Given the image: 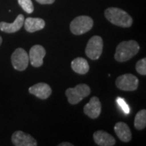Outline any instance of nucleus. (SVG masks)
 Instances as JSON below:
<instances>
[{
  "mask_svg": "<svg viewBox=\"0 0 146 146\" xmlns=\"http://www.w3.org/2000/svg\"><path fill=\"white\" fill-rule=\"evenodd\" d=\"M11 64L13 68L17 71L23 72L25 71L29 63V54L22 48H17L11 54Z\"/></svg>",
  "mask_w": 146,
  "mask_h": 146,
  "instance_id": "6",
  "label": "nucleus"
},
{
  "mask_svg": "<svg viewBox=\"0 0 146 146\" xmlns=\"http://www.w3.org/2000/svg\"><path fill=\"white\" fill-rule=\"evenodd\" d=\"M105 16L108 21L116 26L129 28L132 25V18L126 12L117 7H109L105 11Z\"/></svg>",
  "mask_w": 146,
  "mask_h": 146,
  "instance_id": "2",
  "label": "nucleus"
},
{
  "mask_svg": "<svg viewBox=\"0 0 146 146\" xmlns=\"http://www.w3.org/2000/svg\"><path fill=\"white\" fill-rule=\"evenodd\" d=\"M134 127L137 130H143L146 127V110H141L135 117Z\"/></svg>",
  "mask_w": 146,
  "mask_h": 146,
  "instance_id": "17",
  "label": "nucleus"
},
{
  "mask_svg": "<svg viewBox=\"0 0 146 146\" xmlns=\"http://www.w3.org/2000/svg\"><path fill=\"white\" fill-rule=\"evenodd\" d=\"M117 88L123 91H135L138 88L139 80L132 74H124L119 76L115 80Z\"/></svg>",
  "mask_w": 146,
  "mask_h": 146,
  "instance_id": "7",
  "label": "nucleus"
},
{
  "mask_svg": "<svg viewBox=\"0 0 146 146\" xmlns=\"http://www.w3.org/2000/svg\"><path fill=\"white\" fill-rule=\"evenodd\" d=\"M94 142L100 146H113L115 145L116 141L115 139L104 131H97L94 133Z\"/></svg>",
  "mask_w": 146,
  "mask_h": 146,
  "instance_id": "13",
  "label": "nucleus"
},
{
  "mask_svg": "<svg viewBox=\"0 0 146 146\" xmlns=\"http://www.w3.org/2000/svg\"><path fill=\"white\" fill-rule=\"evenodd\" d=\"M2 42H3V39H2V36H0V46H1V44H2Z\"/></svg>",
  "mask_w": 146,
  "mask_h": 146,
  "instance_id": "23",
  "label": "nucleus"
},
{
  "mask_svg": "<svg viewBox=\"0 0 146 146\" xmlns=\"http://www.w3.org/2000/svg\"><path fill=\"white\" fill-rule=\"evenodd\" d=\"M11 142L15 146H36L37 142L29 134L16 131L11 136Z\"/></svg>",
  "mask_w": 146,
  "mask_h": 146,
  "instance_id": "8",
  "label": "nucleus"
},
{
  "mask_svg": "<svg viewBox=\"0 0 146 146\" xmlns=\"http://www.w3.org/2000/svg\"><path fill=\"white\" fill-rule=\"evenodd\" d=\"M116 102H117L118 105L121 107L122 110L125 113L126 115H128V114L130 113V108H129V106H127V104L126 103L125 100L121 98H118L116 99Z\"/></svg>",
  "mask_w": 146,
  "mask_h": 146,
  "instance_id": "20",
  "label": "nucleus"
},
{
  "mask_svg": "<svg viewBox=\"0 0 146 146\" xmlns=\"http://www.w3.org/2000/svg\"><path fill=\"white\" fill-rule=\"evenodd\" d=\"M19 5L22 7V9L28 14L33 13L34 11L33 4L32 3V0H17Z\"/></svg>",
  "mask_w": 146,
  "mask_h": 146,
  "instance_id": "18",
  "label": "nucleus"
},
{
  "mask_svg": "<svg viewBox=\"0 0 146 146\" xmlns=\"http://www.w3.org/2000/svg\"><path fill=\"white\" fill-rule=\"evenodd\" d=\"M29 94L36 96L40 99H47L52 93V89L46 83H37L29 89Z\"/></svg>",
  "mask_w": 146,
  "mask_h": 146,
  "instance_id": "11",
  "label": "nucleus"
},
{
  "mask_svg": "<svg viewBox=\"0 0 146 146\" xmlns=\"http://www.w3.org/2000/svg\"><path fill=\"white\" fill-rule=\"evenodd\" d=\"M25 29L29 33H35L36 31L42 30L46 26L45 21L42 18H33L28 17L25 19Z\"/></svg>",
  "mask_w": 146,
  "mask_h": 146,
  "instance_id": "14",
  "label": "nucleus"
},
{
  "mask_svg": "<svg viewBox=\"0 0 146 146\" xmlns=\"http://www.w3.org/2000/svg\"><path fill=\"white\" fill-rule=\"evenodd\" d=\"M59 146H73V145L72 143H69V142H63L61 144L58 145Z\"/></svg>",
  "mask_w": 146,
  "mask_h": 146,
  "instance_id": "22",
  "label": "nucleus"
},
{
  "mask_svg": "<svg viewBox=\"0 0 146 146\" xmlns=\"http://www.w3.org/2000/svg\"><path fill=\"white\" fill-rule=\"evenodd\" d=\"M94 26V21L88 16H80L76 17L70 24V30L75 35H81Z\"/></svg>",
  "mask_w": 146,
  "mask_h": 146,
  "instance_id": "4",
  "label": "nucleus"
},
{
  "mask_svg": "<svg viewBox=\"0 0 146 146\" xmlns=\"http://www.w3.org/2000/svg\"><path fill=\"white\" fill-rule=\"evenodd\" d=\"M71 67L75 72L84 75L89 72V65L88 61L84 58H76L71 63Z\"/></svg>",
  "mask_w": 146,
  "mask_h": 146,
  "instance_id": "16",
  "label": "nucleus"
},
{
  "mask_svg": "<svg viewBox=\"0 0 146 146\" xmlns=\"http://www.w3.org/2000/svg\"><path fill=\"white\" fill-rule=\"evenodd\" d=\"M103 50V40L100 36H92L87 43L85 54L86 55L93 59L97 60L100 58Z\"/></svg>",
  "mask_w": 146,
  "mask_h": 146,
  "instance_id": "5",
  "label": "nucleus"
},
{
  "mask_svg": "<svg viewBox=\"0 0 146 146\" xmlns=\"http://www.w3.org/2000/svg\"><path fill=\"white\" fill-rule=\"evenodd\" d=\"M84 112L91 119H97L102 112V104L97 97H93L84 107Z\"/></svg>",
  "mask_w": 146,
  "mask_h": 146,
  "instance_id": "10",
  "label": "nucleus"
},
{
  "mask_svg": "<svg viewBox=\"0 0 146 146\" xmlns=\"http://www.w3.org/2000/svg\"><path fill=\"white\" fill-rule=\"evenodd\" d=\"M91 92L89 85L85 84H77L74 88H69L66 90V95L68 97V102L72 105L78 104L80 102L88 97Z\"/></svg>",
  "mask_w": 146,
  "mask_h": 146,
  "instance_id": "3",
  "label": "nucleus"
},
{
  "mask_svg": "<svg viewBox=\"0 0 146 146\" xmlns=\"http://www.w3.org/2000/svg\"><path fill=\"white\" fill-rule=\"evenodd\" d=\"M25 16L22 14L18 15L13 23H7L4 21L0 22V30L7 33H14L19 31L24 25Z\"/></svg>",
  "mask_w": 146,
  "mask_h": 146,
  "instance_id": "12",
  "label": "nucleus"
},
{
  "mask_svg": "<svg viewBox=\"0 0 146 146\" xmlns=\"http://www.w3.org/2000/svg\"><path fill=\"white\" fill-rule=\"evenodd\" d=\"M37 3H39L40 4H52L54 3L55 0H36Z\"/></svg>",
  "mask_w": 146,
  "mask_h": 146,
  "instance_id": "21",
  "label": "nucleus"
},
{
  "mask_svg": "<svg viewBox=\"0 0 146 146\" xmlns=\"http://www.w3.org/2000/svg\"><path fill=\"white\" fill-rule=\"evenodd\" d=\"M46 50L41 45H35L29 50V58L33 67L39 68L43 64V58L46 56Z\"/></svg>",
  "mask_w": 146,
  "mask_h": 146,
  "instance_id": "9",
  "label": "nucleus"
},
{
  "mask_svg": "<svg viewBox=\"0 0 146 146\" xmlns=\"http://www.w3.org/2000/svg\"><path fill=\"white\" fill-rule=\"evenodd\" d=\"M115 132L118 138L123 142H129L131 140V132L128 125L123 122L116 123L115 125Z\"/></svg>",
  "mask_w": 146,
  "mask_h": 146,
  "instance_id": "15",
  "label": "nucleus"
},
{
  "mask_svg": "<svg viewBox=\"0 0 146 146\" xmlns=\"http://www.w3.org/2000/svg\"><path fill=\"white\" fill-rule=\"evenodd\" d=\"M140 50L138 42L134 40L125 41L120 42L117 46L115 54V58L116 61L123 63L134 57Z\"/></svg>",
  "mask_w": 146,
  "mask_h": 146,
  "instance_id": "1",
  "label": "nucleus"
},
{
  "mask_svg": "<svg viewBox=\"0 0 146 146\" xmlns=\"http://www.w3.org/2000/svg\"><path fill=\"white\" fill-rule=\"evenodd\" d=\"M136 70L141 76L146 75V58H141L136 64Z\"/></svg>",
  "mask_w": 146,
  "mask_h": 146,
  "instance_id": "19",
  "label": "nucleus"
}]
</instances>
